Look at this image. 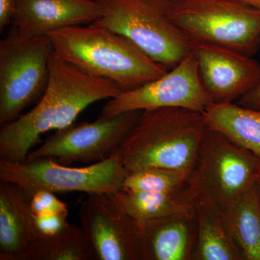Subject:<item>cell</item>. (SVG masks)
I'll use <instances>...</instances> for the list:
<instances>
[{
	"mask_svg": "<svg viewBox=\"0 0 260 260\" xmlns=\"http://www.w3.org/2000/svg\"><path fill=\"white\" fill-rule=\"evenodd\" d=\"M49 65L47 88L37 105L15 120L2 125L3 160L25 162L29 153L42 141L43 135L71 125L93 103L109 100L121 93L115 83L82 71L61 59L54 51Z\"/></svg>",
	"mask_w": 260,
	"mask_h": 260,
	"instance_id": "6da1fadb",
	"label": "cell"
},
{
	"mask_svg": "<svg viewBox=\"0 0 260 260\" xmlns=\"http://www.w3.org/2000/svg\"><path fill=\"white\" fill-rule=\"evenodd\" d=\"M48 37L61 59L89 75L110 80L121 92L138 88L169 71L124 36L95 23L65 27Z\"/></svg>",
	"mask_w": 260,
	"mask_h": 260,
	"instance_id": "7a4b0ae2",
	"label": "cell"
},
{
	"mask_svg": "<svg viewBox=\"0 0 260 260\" xmlns=\"http://www.w3.org/2000/svg\"><path fill=\"white\" fill-rule=\"evenodd\" d=\"M207 129L203 112L178 107L143 111L118 152L129 173L153 167L191 170Z\"/></svg>",
	"mask_w": 260,
	"mask_h": 260,
	"instance_id": "3957f363",
	"label": "cell"
},
{
	"mask_svg": "<svg viewBox=\"0 0 260 260\" xmlns=\"http://www.w3.org/2000/svg\"><path fill=\"white\" fill-rule=\"evenodd\" d=\"M259 181V157L208 126L187 181L195 203L223 215Z\"/></svg>",
	"mask_w": 260,
	"mask_h": 260,
	"instance_id": "277c9868",
	"label": "cell"
},
{
	"mask_svg": "<svg viewBox=\"0 0 260 260\" xmlns=\"http://www.w3.org/2000/svg\"><path fill=\"white\" fill-rule=\"evenodd\" d=\"M103 15L94 23L121 34L154 61L174 68L192 43L171 17V0H95Z\"/></svg>",
	"mask_w": 260,
	"mask_h": 260,
	"instance_id": "5b68a950",
	"label": "cell"
},
{
	"mask_svg": "<svg viewBox=\"0 0 260 260\" xmlns=\"http://www.w3.org/2000/svg\"><path fill=\"white\" fill-rule=\"evenodd\" d=\"M171 17L191 43L251 56L260 47V10L236 0L171 1Z\"/></svg>",
	"mask_w": 260,
	"mask_h": 260,
	"instance_id": "8992f818",
	"label": "cell"
},
{
	"mask_svg": "<svg viewBox=\"0 0 260 260\" xmlns=\"http://www.w3.org/2000/svg\"><path fill=\"white\" fill-rule=\"evenodd\" d=\"M53 46L49 37L24 39L12 26L0 42V124L15 120L47 88Z\"/></svg>",
	"mask_w": 260,
	"mask_h": 260,
	"instance_id": "52a82bcc",
	"label": "cell"
},
{
	"mask_svg": "<svg viewBox=\"0 0 260 260\" xmlns=\"http://www.w3.org/2000/svg\"><path fill=\"white\" fill-rule=\"evenodd\" d=\"M118 149L106 160L83 167H68L51 159L24 162L0 159V179L13 183L27 192L38 189L55 194L118 192L129 174L123 167Z\"/></svg>",
	"mask_w": 260,
	"mask_h": 260,
	"instance_id": "ba28073f",
	"label": "cell"
},
{
	"mask_svg": "<svg viewBox=\"0 0 260 260\" xmlns=\"http://www.w3.org/2000/svg\"><path fill=\"white\" fill-rule=\"evenodd\" d=\"M143 112L131 111L112 117L101 115L93 122H74L57 130L41 146L32 150L25 162L51 159L69 166L102 161L121 146Z\"/></svg>",
	"mask_w": 260,
	"mask_h": 260,
	"instance_id": "9c48e42d",
	"label": "cell"
},
{
	"mask_svg": "<svg viewBox=\"0 0 260 260\" xmlns=\"http://www.w3.org/2000/svg\"><path fill=\"white\" fill-rule=\"evenodd\" d=\"M213 104L202 83L194 53L165 75L109 99L101 115L112 117L131 111L178 107L204 112Z\"/></svg>",
	"mask_w": 260,
	"mask_h": 260,
	"instance_id": "30bf717a",
	"label": "cell"
},
{
	"mask_svg": "<svg viewBox=\"0 0 260 260\" xmlns=\"http://www.w3.org/2000/svg\"><path fill=\"white\" fill-rule=\"evenodd\" d=\"M78 216L95 260H143L139 225L116 192L87 194Z\"/></svg>",
	"mask_w": 260,
	"mask_h": 260,
	"instance_id": "8fae6325",
	"label": "cell"
},
{
	"mask_svg": "<svg viewBox=\"0 0 260 260\" xmlns=\"http://www.w3.org/2000/svg\"><path fill=\"white\" fill-rule=\"evenodd\" d=\"M200 78L213 103L233 102L260 84V64L228 48L193 43Z\"/></svg>",
	"mask_w": 260,
	"mask_h": 260,
	"instance_id": "7c38bea8",
	"label": "cell"
},
{
	"mask_svg": "<svg viewBox=\"0 0 260 260\" xmlns=\"http://www.w3.org/2000/svg\"><path fill=\"white\" fill-rule=\"evenodd\" d=\"M102 15L95 0H15L12 24L20 37L32 39L65 27L93 23Z\"/></svg>",
	"mask_w": 260,
	"mask_h": 260,
	"instance_id": "4fadbf2b",
	"label": "cell"
},
{
	"mask_svg": "<svg viewBox=\"0 0 260 260\" xmlns=\"http://www.w3.org/2000/svg\"><path fill=\"white\" fill-rule=\"evenodd\" d=\"M138 225L143 260H193L198 237L196 207Z\"/></svg>",
	"mask_w": 260,
	"mask_h": 260,
	"instance_id": "5bb4252c",
	"label": "cell"
},
{
	"mask_svg": "<svg viewBox=\"0 0 260 260\" xmlns=\"http://www.w3.org/2000/svg\"><path fill=\"white\" fill-rule=\"evenodd\" d=\"M35 237L28 197L20 186L0 181V259L23 260Z\"/></svg>",
	"mask_w": 260,
	"mask_h": 260,
	"instance_id": "9a60e30c",
	"label": "cell"
},
{
	"mask_svg": "<svg viewBox=\"0 0 260 260\" xmlns=\"http://www.w3.org/2000/svg\"><path fill=\"white\" fill-rule=\"evenodd\" d=\"M223 219L244 260H260V181L242 195Z\"/></svg>",
	"mask_w": 260,
	"mask_h": 260,
	"instance_id": "2e32d148",
	"label": "cell"
},
{
	"mask_svg": "<svg viewBox=\"0 0 260 260\" xmlns=\"http://www.w3.org/2000/svg\"><path fill=\"white\" fill-rule=\"evenodd\" d=\"M207 125L260 158V110L233 102L213 103L203 112Z\"/></svg>",
	"mask_w": 260,
	"mask_h": 260,
	"instance_id": "e0dca14e",
	"label": "cell"
},
{
	"mask_svg": "<svg viewBox=\"0 0 260 260\" xmlns=\"http://www.w3.org/2000/svg\"><path fill=\"white\" fill-rule=\"evenodd\" d=\"M124 209L138 224L185 213L194 208L187 183L171 192L130 191L121 189L116 192Z\"/></svg>",
	"mask_w": 260,
	"mask_h": 260,
	"instance_id": "ac0fdd59",
	"label": "cell"
},
{
	"mask_svg": "<svg viewBox=\"0 0 260 260\" xmlns=\"http://www.w3.org/2000/svg\"><path fill=\"white\" fill-rule=\"evenodd\" d=\"M198 237L193 260H244L229 235L223 215L195 203Z\"/></svg>",
	"mask_w": 260,
	"mask_h": 260,
	"instance_id": "d6986e66",
	"label": "cell"
},
{
	"mask_svg": "<svg viewBox=\"0 0 260 260\" xmlns=\"http://www.w3.org/2000/svg\"><path fill=\"white\" fill-rule=\"evenodd\" d=\"M23 260H95L80 226L70 224L49 237H36Z\"/></svg>",
	"mask_w": 260,
	"mask_h": 260,
	"instance_id": "ffe728a7",
	"label": "cell"
},
{
	"mask_svg": "<svg viewBox=\"0 0 260 260\" xmlns=\"http://www.w3.org/2000/svg\"><path fill=\"white\" fill-rule=\"evenodd\" d=\"M191 170L147 168L131 172L124 179L123 190L171 192L185 186Z\"/></svg>",
	"mask_w": 260,
	"mask_h": 260,
	"instance_id": "44dd1931",
	"label": "cell"
},
{
	"mask_svg": "<svg viewBox=\"0 0 260 260\" xmlns=\"http://www.w3.org/2000/svg\"><path fill=\"white\" fill-rule=\"evenodd\" d=\"M29 205L32 215H45V214L64 213L69 214L68 205L59 200L55 193L38 189L27 192Z\"/></svg>",
	"mask_w": 260,
	"mask_h": 260,
	"instance_id": "7402d4cb",
	"label": "cell"
},
{
	"mask_svg": "<svg viewBox=\"0 0 260 260\" xmlns=\"http://www.w3.org/2000/svg\"><path fill=\"white\" fill-rule=\"evenodd\" d=\"M68 214L54 213L34 215L36 237H49L56 235L69 226Z\"/></svg>",
	"mask_w": 260,
	"mask_h": 260,
	"instance_id": "603a6c76",
	"label": "cell"
},
{
	"mask_svg": "<svg viewBox=\"0 0 260 260\" xmlns=\"http://www.w3.org/2000/svg\"><path fill=\"white\" fill-rule=\"evenodd\" d=\"M15 9V0H0V30L3 31L12 23Z\"/></svg>",
	"mask_w": 260,
	"mask_h": 260,
	"instance_id": "cb8c5ba5",
	"label": "cell"
},
{
	"mask_svg": "<svg viewBox=\"0 0 260 260\" xmlns=\"http://www.w3.org/2000/svg\"><path fill=\"white\" fill-rule=\"evenodd\" d=\"M238 104L243 107L260 110V84L238 101Z\"/></svg>",
	"mask_w": 260,
	"mask_h": 260,
	"instance_id": "d4e9b609",
	"label": "cell"
},
{
	"mask_svg": "<svg viewBox=\"0 0 260 260\" xmlns=\"http://www.w3.org/2000/svg\"><path fill=\"white\" fill-rule=\"evenodd\" d=\"M236 1L260 10V0H236Z\"/></svg>",
	"mask_w": 260,
	"mask_h": 260,
	"instance_id": "484cf974",
	"label": "cell"
},
{
	"mask_svg": "<svg viewBox=\"0 0 260 260\" xmlns=\"http://www.w3.org/2000/svg\"><path fill=\"white\" fill-rule=\"evenodd\" d=\"M171 1H181V0H171Z\"/></svg>",
	"mask_w": 260,
	"mask_h": 260,
	"instance_id": "4316f807",
	"label": "cell"
},
{
	"mask_svg": "<svg viewBox=\"0 0 260 260\" xmlns=\"http://www.w3.org/2000/svg\"><path fill=\"white\" fill-rule=\"evenodd\" d=\"M86 1H93V0H86Z\"/></svg>",
	"mask_w": 260,
	"mask_h": 260,
	"instance_id": "83f0119b",
	"label": "cell"
}]
</instances>
